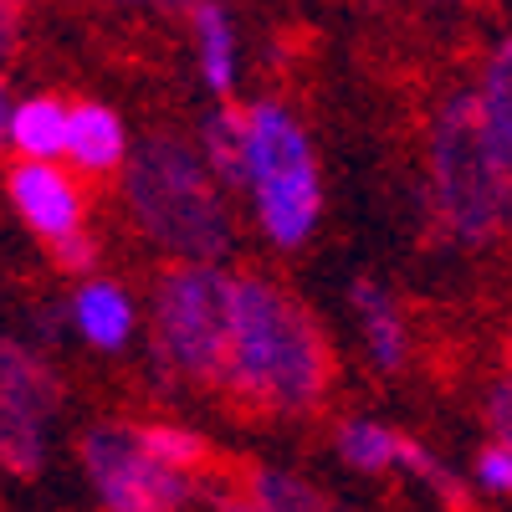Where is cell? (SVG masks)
<instances>
[{
  "label": "cell",
  "mask_w": 512,
  "mask_h": 512,
  "mask_svg": "<svg viewBox=\"0 0 512 512\" xmlns=\"http://www.w3.org/2000/svg\"><path fill=\"white\" fill-rule=\"evenodd\" d=\"M333 354L318 318L287 287L236 272L231 364L221 390L262 415H313L328 395Z\"/></svg>",
  "instance_id": "obj_1"
},
{
  "label": "cell",
  "mask_w": 512,
  "mask_h": 512,
  "mask_svg": "<svg viewBox=\"0 0 512 512\" xmlns=\"http://www.w3.org/2000/svg\"><path fill=\"white\" fill-rule=\"evenodd\" d=\"M123 210L144 241L175 262H216L231 251V200L200 144L180 134H149L123 164Z\"/></svg>",
  "instance_id": "obj_2"
},
{
  "label": "cell",
  "mask_w": 512,
  "mask_h": 512,
  "mask_svg": "<svg viewBox=\"0 0 512 512\" xmlns=\"http://www.w3.org/2000/svg\"><path fill=\"white\" fill-rule=\"evenodd\" d=\"M431 205L451 241L482 246L512 221V164L482 123L477 93H461L431 128Z\"/></svg>",
  "instance_id": "obj_3"
},
{
  "label": "cell",
  "mask_w": 512,
  "mask_h": 512,
  "mask_svg": "<svg viewBox=\"0 0 512 512\" xmlns=\"http://www.w3.org/2000/svg\"><path fill=\"white\" fill-rule=\"evenodd\" d=\"M246 195L256 226L277 251H297L318 231L323 216L318 159L303 123L277 98L246 108Z\"/></svg>",
  "instance_id": "obj_4"
},
{
  "label": "cell",
  "mask_w": 512,
  "mask_h": 512,
  "mask_svg": "<svg viewBox=\"0 0 512 512\" xmlns=\"http://www.w3.org/2000/svg\"><path fill=\"white\" fill-rule=\"evenodd\" d=\"M236 277L216 262H175L154 282V364L221 384L231 364Z\"/></svg>",
  "instance_id": "obj_5"
},
{
  "label": "cell",
  "mask_w": 512,
  "mask_h": 512,
  "mask_svg": "<svg viewBox=\"0 0 512 512\" xmlns=\"http://www.w3.org/2000/svg\"><path fill=\"white\" fill-rule=\"evenodd\" d=\"M82 472L103 512H180L190 502V477L144 451L139 425H93L82 436Z\"/></svg>",
  "instance_id": "obj_6"
},
{
  "label": "cell",
  "mask_w": 512,
  "mask_h": 512,
  "mask_svg": "<svg viewBox=\"0 0 512 512\" xmlns=\"http://www.w3.org/2000/svg\"><path fill=\"white\" fill-rule=\"evenodd\" d=\"M57 405H62L57 369L21 344H6V359H0V451H6L11 472L36 477L47 466V425Z\"/></svg>",
  "instance_id": "obj_7"
},
{
  "label": "cell",
  "mask_w": 512,
  "mask_h": 512,
  "mask_svg": "<svg viewBox=\"0 0 512 512\" xmlns=\"http://www.w3.org/2000/svg\"><path fill=\"white\" fill-rule=\"evenodd\" d=\"M6 195L16 205L21 226L31 236H41L47 246H62V241L88 231V200H82V185L67 175L62 164L16 159L11 175H6Z\"/></svg>",
  "instance_id": "obj_8"
},
{
  "label": "cell",
  "mask_w": 512,
  "mask_h": 512,
  "mask_svg": "<svg viewBox=\"0 0 512 512\" xmlns=\"http://www.w3.org/2000/svg\"><path fill=\"white\" fill-rule=\"evenodd\" d=\"M349 303H354V318H359V333H364V354L379 374H395L405 369L410 359V328H405V313L395 303V292L374 282V277H359L349 287Z\"/></svg>",
  "instance_id": "obj_9"
},
{
  "label": "cell",
  "mask_w": 512,
  "mask_h": 512,
  "mask_svg": "<svg viewBox=\"0 0 512 512\" xmlns=\"http://www.w3.org/2000/svg\"><path fill=\"white\" fill-rule=\"evenodd\" d=\"M72 328L82 333V344H93L103 354H123L134 344V328H139V308L118 282H103V277H88L77 292H72Z\"/></svg>",
  "instance_id": "obj_10"
},
{
  "label": "cell",
  "mask_w": 512,
  "mask_h": 512,
  "mask_svg": "<svg viewBox=\"0 0 512 512\" xmlns=\"http://www.w3.org/2000/svg\"><path fill=\"white\" fill-rule=\"evenodd\" d=\"M6 144L16 149V159H36V164H57L67 159V128H72V103L52 98V93H31L6 103Z\"/></svg>",
  "instance_id": "obj_11"
},
{
  "label": "cell",
  "mask_w": 512,
  "mask_h": 512,
  "mask_svg": "<svg viewBox=\"0 0 512 512\" xmlns=\"http://www.w3.org/2000/svg\"><path fill=\"white\" fill-rule=\"evenodd\" d=\"M128 128L108 103H72V128H67V159L82 175H113L128 164Z\"/></svg>",
  "instance_id": "obj_12"
},
{
  "label": "cell",
  "mask_w": 512,
  "mask_h": 512,
  "mask_svg": "<svg viewBox=\"0 0 512 512\" xmlns=\"http://www.w3.org/2000/svg\"><path fill=\"white\" fill-rule=\"evenodd\" d=\"M190 36H195V67L210 93H231L236 88V26L216 0H200L190 11Z\"/></svg>",
  "instance_id": "obj_13"
},
{
  "label": "cell",
  "mask_w": 512,
  "mask_h": 512,
  "mask_svg": "<svg viewBox=\"0 0 512 512\" xmlns=\"http://www.w3.org/2000/svg\"><path fill=\"white\" fill-rule=\"evenodd\" d=\"M195 144L226 190H246V108H216L200 123Z\"/></svg>",
  "instance_id": "obj_14"
},
{
  "label": "cell",
  "mask_w": 512,
  "mask_h": 512,
  "mask_svg": "<svg viewBox=\"0 0 512 512\" xmlns=\"http://www.w3.org/2000/svg\"><path fill=\"white\" fill-rule=\"evenodd\" d=\"M338 456H344V466H354V472H395L400 466V451H405V436L390 431L384 420H369V415H354L338 425V436H333Z\"/></svg>",
  "instance_id": "obj_15"
},
{
  "label": "cell",
  "mask_w": 512,
  "mask_h": 512,
  "mask_svg": "<svg viewBox=\"0 0 512 512\" xmlns=\"http://www.w3.org/2000/svg\"><path fill=\"white\" fill-rule=\"evenodd\" d=\"M477 103H482V123L487 134L497 139V149L512 164V36L487 57L482 82H477Z\"/></svg>",
  "instance_id": "obj_16"
},
{
  "label": "cell",
  "mask_w": 512,
  "mask_h": 512,
  "mask_svg": "<svg viewBox=\"0 0 512 512\" xmlns=\"http://www.w3.org/2000/svg\"><path fill=\"white\" fill-rule=\"evenodd\" d=\"M246 497H251L256 512H338L313 482H303L297 472H277V466L251 472Z\"/></svg>",
  "instance_id": "obj_17"
},
{
  "label": "cell",
  "mask_w": 512,
  "mask_h": 512,
  "mask_svg": "<svg viewBox=\"0 0 512 512\" xmlns=\"http://www.w3.org/2000/svg\"><path fill=\"white\" fill-rule=\"evenodd\" d=\"M139 441H144V451H149L154 461L175 466V472H185V477H190L195 466L210 456L205 436L185 431V425H164V420H149V425H139Z\"/></svg>",
  "instance_id": "obj_18"
},
{
  "label": "cell",
  "mask_w": 512,
  "mask_h": 512,
  "mask_svg": "<svg viewBox=\"0 0 512 512\" xmlns=\"http://www.w3.org/2000/svg\"><path fill=\"white\" fill-rule=\"evenodd\" d=\"M400 472H405V477H415L420 487H431L451 512H472V502H466V487L451 477V466H446V461H436L425 446H415L410 436H405V451H400Z\"/></svg>",
  "instance_id": "obj_19"
},
{
  "label": "cell",
  "mask_w": 512,
  "mask_h": 512,
  "mask_svg": "<svg viewBox=\"0 0 512 512\" xmlns=\"http://www.w3.org/2000/svg\"><path fill=\"white\" fill-rule=\"evenodd\" d=\"M472 482H477L482 492H492V497H512V446H507V441H492V446L477 456Z\"/></svg>",
  "instance_id": "obj_20"
},
{
  "label": "cell",
  "mask_w": 512,
  "mask_h": 512,
  "mask_svg": "<svg viewBox=\"0 0 512 512\" xmlns=\"http://www.w3.org/2000/svg\"><path fill=\"white\" fill-rule=\"evenodd\" d=\"M487 425H492V436L512 446V359L502 369V379L492 384V395H487Z\"/></svg>",
  "instance_id": "obj_21"
},
{
  "label": "cell",
  "mask_w": 512,
  "mask_h": 512,
  "mask_svg": "<svg viewBox=\"0 0 512 512\" xmlns=\"http://www.w3.org/2000/svg\"><path fill=\"white\" fill-rule=\"evenodd\" d=\"M52 256H57V267H62V272H77V277H82V272H93V267H98V241L82 231V236L52 246Z\"/></svg>",
  "instance_id": "obj_22"
},
{
  "label": "cell",
  "mask_w": 512,
  "mask_h": 512,
  "mask_svg": "<svg viewBox=\"0 0 512 512\" xmlns=\"http://www.w3.org/2000/svg\"><path fill=\"white\" fill-rule=\"evenodd\" d=\"M113 6H164V11H195L200 6V0H113Z\"/></svg>",
  "instance_id": "obj_23"
}]
</instances>
